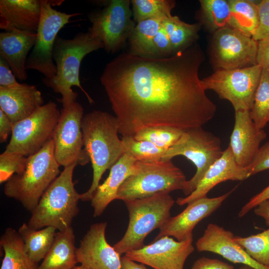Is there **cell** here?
Instances as JSON below:
<instances>
[{
    "label": "cell",
    "instance_id": "obj_16",
    "mask_svg": "<svg viewBox=\"0 0 269 269\" xmlns=\"http://www.w3.org/2000/svg\"><path fill=\"white\" fill-rule=\"evenodd\" d=\"M107 222L92 224L76 249L78 263L90 269H122L121 255L107 242Z\"/></svg>",
    "mask_w": 269,
    "mask_h": 269
},
{
    "label": "cell",
    "instance_id": "obj_37",
    "mask_svg": "<svg viewBox=\"0 0 269 269\" xmlns=\"http://www.w3.org/2000/svg\"><path fill=\"white\" fill-rule=\"evenodd\" d=\"M27 157L21 154L4 150L0 155V183L7 181L15 174L22 172Z\"/></svg>",
    "mask_w": 269,
    "mask_h": 269
},
{
    "label": "cell",
    "instance_id": "obj_21",
    "mask_svg": "<svg viewBox=\"0 0 269 269\" xmlns=\"http://www.w3.org/2000/svg\"><path fill=\"white\" fill-rule=\"evenodd\" d=\"M43 0H0V28L36 32Z\"/></svg>",
    "mask_w": 269,
    "mask_h": 269
},
{
    "label": "cell",
    "instance_id": "obj_27",
    "mask_svg": "<svg viewBox=\"0 0 269 269\" xmlns=\"http://www.w3.org/2000/svg\"><path fill=\"white\" fill-rule=\"evenodd\" d=\"M56 230L50 226L34 230L27 223H23L17 232L23 241L25 252L33 262L38 264L51 247Z\"/></svg>",
    "mask_w": 269,
    "mask_h": 269
},
{
    "label": "cell",
    "instance_id": "obj_29",
    "mask_svg": "<svg viewBox=\"0 0 269 269\" xmlns=\"http://www.w3.org/2000/svg\"><path fill=\"white\" fill-rule=\"evenodd\" d=\"M162 26L169 39L174 54L187 48L198 37L200 26L198 24H189L176 16L164 17Z\"/></svg>",
    "mask_w": 269,
    "mask_h": 269
},
{
    "label": "cell",
    "instance_id": "obj_11",
    "mask_svg": "<svg viewBox=\"0 0 269 269\" xmlns=\"http://www.w3.org/2000/svg\"><path fill=\"white\" fill-rule=\"evenodd\" d=\"M60 116L54 102L44 104L30 116L13 124L5 150L26 157L35 154L52 139Z\"/></svg>",
    "mask_w": 269,
    "mask_h": 269
},
{
    "label": "cell",
    "instance_id": "obj_20",
    "mask_svg": "<svg viewBox=\"0 0 269 269\" xmlns=\"http://www.w3.org/2000/svg\"><path fill=\"white\" fill-rule=\"evenodd\" d=\"M250 176L247 167L239 165L236 161L229 146L221 156L208 169L195 190L185 197H179L176 203L180 206L188 204L207 196L217 184L227 181H243Z\"/></svg>",
    "mask_w": 269,
    "mask_h": 269
},
{
    "label": "cell",
    "instance_id": "obj_10",
    "mask_svg": "<svg viewBox=\"0 0 269 269\" xmlns=\"http://www.w3.org/2000/svg\"><path fill=\"white\" fill-rule=\"evenodd\" d=\"M131 3L130 0L107 1L102 9L88 14L92 24L88 31L102 42L108 53L118 51L135 28L136 23L132 19Z\"/></svg>",
    "mask_w": 269,
    "mask_h": 269
},
{
    "label": "cell",
    "instance_id": "obj_1",
    "mask_svg": "<svg viewBox=\"0 0 269 269\" xmlns=\"http://www.w3.org/2000/svg\"><path fill=\"white\" fill-rule=\"evenodd\" d=\"M204 59L197 45L165 57L122 53L105 66L100 81L122 136L145 128L185 131L202 127L215 116L199 77Z\"/></svg>",
    "mask_w": 269,
    "mask_h": 269
},
{
    "label": "cell",
    "instance_id": "obj_33",
    "mask_svg": "<svg viewBox=\"0 0 269 269\" xmlns=\"http://www.w3.org/2000/svg\"><path fill=\"white\" fill-rule=\"evenodd\" d=\"M133 16L137 23L154 18H164L171 15L175 1L170 0H132Z\"/></svg>",
    "mask_w": 269,
    "mask_h": 269
},
{
    "label": "cell",
    "instance_id": "obj_9",
    "mask_svg": "<svg viewBox=\"0 0 269 269\" xmlns=\"http://www.w3.org/2000/svg\"><path fill=\"white\" fill-rule=\"evenodd\" d=\"M63 1L43 0L35 44L26 63L27 70H36L46 78H52L56 74L53 51L59 31L71 22L72 17L81 14L61 12L52 7Z\"/></svg>",
    "mask_w": 269,
    "mask_h": 269
},
{
    "label": "cell",
    "instance_id": "obj_48",
    "mask_svg": "<svg viewBox=\"0 0 269 269\" xmlns=\"http://www.w3.org/2000/svg\"><path fill=\"white\" fill-rule=\"evenodd\" d=\"M73 269H90L81 265L76 266Z\"/></svg>",
    "mask_w": 269,
    "mask_h": 269
},
{
    "label": "cell",
    "instance_id": "obj_2",
    "mask_svg": "<svg viewBox=\"0 0 269 269\" xmlns=\"http://www.w3.org/2000/svg\"><path fill=\"white\" fill-rule=\"evenodd\" d=\"M84 148L93 168V179L89 189L80 194V200L91 201L105 173L124 154L118 136L117 118L108 112L95 110L84 115L81 122Z\"/></svg>",
    "mask_w": 269,
    "mask_h": 269
},
{
    "label": "cell",
    "instance_id": "obj_47",
    "mask_svg": "<svg viewBox=\"0 0 269 269\" xmlns=\"http://www.w3.org/2000/svg\"><path fill=\"white\" fill-rule=\"evenodd\" d=\"M122 269H148L145 265L134 261L125 255L121 257Z\"/></svg>",
    "mask_w": 269,
    "mask_h": 269
},
{
    "label": "cell",
    "instance_id": "obj_26",
    "mask_svg": "<svg viewBox=\"0 0 269 269\" xmlns=\"http://www.w3.org/2000/svg\"><path fill=\"white\" fill-rule=\"evenodd\" d=\"M0 246L4 252L0 269H38L25 251L22 239L18 232L7 228L0 238Z\"/></svg>",
    "mask_w": 269,
    "mask_h": 269
},
{
    "label": "cell",
    "instance_id": "obj_15",
    "mask_svg": "<svg viewBox=\"0 0 269 269\" xmlns=\"http://www.w3.org/2000/svg\"><path fill=\"white\" fill-rule=\"evenodd\" d=\"M194 251L193 237L178 241L164 236L125 256L153 269H184L187 259Z\"/></svg>",
    "mask_w": 269,
    "mask_h": 269
},
{
    "label": "cell",
    "instance_id": "obj_22",
    "mask_svg": "<svg viewBox=\"0 0 269 269\" xmlns=\"http://www.w3.org/2000/svg\"><path fill=\"white\" fill-rule=\"evenodd\" d=\"M41 92L33 85L0 87V109L14 124L31 115L44 104Z\"/></svg>",
    "mask_w": 269,
    "mask_h": 269
},
{
    "label": "cell",
    "instance_id": "obj_40",
    "mask_svg": "<svg viewBox=\"0 0 269 269\" xmlns=\"http://www.w3.org/2000/svg\"><path fill=\"white\" fill-rule=\"evenodd\" d=\"M247 168L250 176L269 169V141L260 147L252 163Z\"/></svg>",
    "mask_w": 269,
    "mask_h": 269
},
{
    "label": "cell",
    "instance_id": "obj_43",
    "mask_svg": "<svg viewBox=\"0 0 269 269\" xmlns=\"http://www.w3.org/2000/svg\"><path fill=\"white\" fill-rule=\"evenodd\" d=\"M269 200V185L260 192L252 197L240 211L238 216L240 218L244 217L250 211L254 209L262 202Z\"/></svg>",
    "mask_w": 269,
    "mask_h": 269
},
{
    "label": "cell",
    "instance_id": "obj_24",
    "mask_svg": "<svg viewBox=\"0 0 269 269\" xmlns=\"http://www.w3.org/2000/svg\"><path fill=\"white\" fill-rule=\"evenodd\" d=\"M110 169L108 177L99 185L91 200L95 217L102 215L108 205L117 199L120 186L128 177L137 172V161L124 154Z\"/></svg>",
    "mask_w": 269,
    "mask_h": 269
},
{
    "label": "cell",
    "instance_id": "obj_44",
    "mask_svg": "<svg viewBox=\"0 0 269 269\" xmlns=\"http://www.w3.org/2000/svg\"><path fill=\"white\" fill-rule=\"evenodd\" d=\"M258 42L257 64L269 71V39Z\"/></svg>",
    "mask_w": 269,
    "mask_h": 269
},
{
    "label": "cell",
    "instance_id": "obj_42",
    "mask_svg": "<svg viewBox=\"0 0 269 269\" xmlns=\"http://www.w3.org/2000/svg\"><path fill=\"white\" fill-rule=\"evenodd\" d=\"M190 269H234V267L218 259L203 257L197 259Z\"/></svg>",
    "mask_w": 269,
    "mask_h": 269
},
{
    "label": "cell",
    "instance_id": "obj_46",
    "mask_svg": "<svg viewBox=\"0 0 269 269\" xmlns=\"http://www.w3.org/2000/svg\"><path fill=\"white\" fill-rule=\"evenodd\" d=\"M255 214L263 218L267 226H269V200H266L254 209Z\"/></svg>",
    "mask_w": 269,
    "mask_h": 269
},
{
    "label": "cell",
    "instance_id": "obj_31",
    "mask_svg": "<svg viewBox=\"0 0 269 269\" xmlns=\"http://www.w3.org/2000/svg\"><path fill=\"white\" fill-rule=\"evenodd\" d=\"M250 115L256 126L263 129L269 123V71L263 69Z\"/></svg>",
    "mask_w": 269,
    "mask_h": 269
},
{
    "label": "cell",
    "instance_id": "obj_19",
    "mask_svg": "<svg viewBox=\"0 0 269 269\" xmlns=\"http://www.w3.org/2000/svg\"><path fill=\"white\" fill-rule=\"evenodd\" d=\"M266 137L264 130L258 128L253 121L249 111H235L229 146L239 165L244 167L250 165Z\"/></svg>",
    "mask_w": 269,
    "mask_h": 269
},
{
    "label": "cell",
    "instance_id": "obj_39",
    "mask_svg": "<svg viewBox=\"0 0 269 269\" xmlns=\"http://www.w3.org/2000/svg\"><path fill=\"white\" fill-rule=\"evenodd\" d=\"M259 21L252 37L257 41L269 39V0H263L258 4Z\"/></svg>",
    "mask_w": 269,
    "mask_h": 269
},
{
    "label": "cell",
    "instance_id": "obj_12",
    "mask_svg": "<svg viewBox=\"0 0 269 269\" xmlns=\"http://www.w3.org/2000/svg\"><path fill=\"white\" fill-rule=\"evenodd\" d=\"M263 68L259 64L233 69H218L201 79L204 90L229 101L235 111H250Z\"/></svg>",
    "mask_w": 269,
    "mask_h": 269
},
{
    "label": "cell",
    "instance_id": "obj_35",
    "mask_svg": "<svg viewBox=\"0 0 269 269\" xmlns=\"http://www.w3.org/2000/svg\"><path fill=\"white\" fill-rule=\"evenodd\" d=\"M234 240L255 261L269 269V227L261 233L248 237L235 236Z\"/></svg>",
    "mask_w": 269,
    "mask_h": 269
},
{
    "label": "cell",
    "instance_id": "obj_34",
    "mask_svg": "<svg viewBox=\"0 0 269 269\" xmlns=\"http://www.w3.org/2000/svg\"><path fill=\"white\" fill-rule=\"evenodd\" d=\"M202 16L207 26L216 31L228 26L231 7L228 0H200Z\"/></svg>",
    "mask_w": 269,
    "mask_h": 269
},
{
    "label": "cell",
    "instance_id": "obj_45",
    "mask_svg": "<svg viewBox=\"0 0 269 269\" xmlns=\"http://www.w3.org/2000/svg\"><path fill=\"white\" fill-rule=\"evenodd\" d=\"M13 123L9 119L3 112L0 109V142L3 143L7 140L12 133Z\"/></svg>",
    "mask_w": 269,
    "mask_h": 269
},
{
    "label": "cell",
    "instance_id": "obj_5",
    "mask_svg": "<svg viewBox=\"0 0 269 269\" xmlns=\"http://www.w3.org/2000/svg\"><path fill=\"white\" fill-rule=\"evenodd\" d=\"M52 139L38 152L27 157L25 167L5 183L3 192L8 197L19 201L31 213L42 195L60 174Z\"/></svg>",
    "mask_w": 269,
    "mask_h": 269
},
{
    "label": "cell",
    "instance_id": "obj_23",
    "mask_svg": "<svg viewBox=\"0 0 269 269\" xmlns=\"http://www.w3.org/2000/svg\"><path fill=\"white\" fill-rule=\"evenodd\" d=\"M36 32L3 31L0 33V56L9 65L16 79L27 80L26 63L33 48Z\"/></svg>",
    "mask_w": 269,
    "mask_h": 269
},
{
    "label": "cell",
    "instance_id": "obj_28",
    "mask_svg": "<svg viewBox=\"0 0 269 269\" xmlns=\"http://www.w3.org/2000/svg\"><path fill=\"white\" fill-rule=\"evenodd\" d=\"M231 15L228 26L252 37L259 21L258 4L250 0H229Z\"/></svg>",
    "mask_w": 269,
    "mask_h": 269
},
{
    "label": "cell",
    "instance_id": "obj_14",
    "mask_svg": "<svg viewBox=\"0 0 269 269\" xmlns=\"http://www.w3.org/2000/svg\"><path fill=\"white\" fill-rule=\"evenodd\" d=\"M258 42L226 26L215 31L211 57L217 70L233 69L257 64Z\"/></svg>",
    "mask_w": 269,
    "mask_h": 269
},
{
    "label": "cell",
    "instance_id": "obj_4",
    "mask_svg": "<svg viewBox=\"0 0 269 269\" xmlns=\"http://www.w3.org/2000/svg\"><path fill=\"white\" fill-rule=\"evenodd\" d=\"M76 165L65 167L49 186L31 212L27 223L30 227L39 230L50 226L60 231L71 226L79 213L80 200L73 181Z\"/></svg>",
    "mask_w": 269,
    "mask_h": 269
},
{
    "label": "cell",
    "instance_id": "obj_49",
    "mask_svg": "<svg viewBox=\"0 0 269 269\" xmlns=\"http://www.w3.org/2000/svg\"><path fill=\"white\" fill-rule=\"evenodd\" d=\"M239 269H254L248 266L242 265L239 268Z\"/></svg>",
    "mask_w": 269,
    "mask_h": 269
},
{
    "label": "cell",
    "instance_id": "obj_41",
    "mask_svg": "<svg viewBox=\"0 0 269 269\" xmlns=\"http://www.w3.org/2000/svg\"><path fill=\"white\" fill-rule=\"evenodd\" d=\"M7 62L0 56V87L15 88L20 86Z\"/></svg>",
    "mask_w": 269,
    "mask_h": 269
},
{
    "label": "cell",
    "instance_id": "obj_36",
    "mask_svg": "<svg viewBox=\"0 0 269 269\" xmlns=\"http://www.w3.org/2000/svg\"><path fill=\"white\" fill-rule=\"evenodd\" d=\"M184 131L168 127L147 128L137 132L134 137L149 141L157 146L168 149L179 139Z\"/></svg>",
    "mask_w": 269,
    "mask_h": 269
},
{
    "label": "cell",
    "instance_id": "obj_25",
    "mask_svg": "<svg viewBox=\"0 0 269 269\" xmlns=\"http://www.w3.org/2000/svg\"><path fill=\"white\" fill-rule=\"evenodd\" d=\"M75 241L72 226L58 231L38 269H73L78 263Z\"/></svg>",
    "mask_w": 269,
    "mask_h": 269
},
{
    "label": "cell",
    "instance_id": "obj_13",
    "mask_svg": "<svg viewBox=\"0 0 269 269\" xmlns=\"http://www.w3.org/2000/svg\"><path fill=\"white\" fill-rule=\"evenodd\" d=\"M83 116V108L77 101L63 106L60 111L52 137L55 157L60 166H83L90 161L84 148L81 128Z\"/></svg>",
    "mask_w": 269,
    "mask_h": 269
},
{
    "label": "cell",
    "instance_id": "obj_3",
    "mask_svg": "<svg viewBox=\"0 0 269 269\" xmlns=\"http://www.w3.org/2000/svg\"><path fill=\"white\" fill-rule=\"evenodd\" d=\"M101 48H104L102 42L93 37L88 31L78 33L70 39L57 36L53 51L56 74L51 79L43 77L42 80L46 86L61 95L63 106L76 101L78 94L72 90V86L78 87L90 104L94 103L81 85L79 71L84 58L91 52Z\"/></svg>",
    "mask_w": 269,
    "mask_h": 269
},
{
    "label": "cell",
    "instance_id": "obj_6",
    "mask_svg": "<svg viewBox=\"0 0 269 269\" xmlns=\"http://www.w3.org/2000/svg\"><path fill=\"white\" fill-rule=\"evenodd\" d=\"M129 221L122 238L113 247L121 256L144 246V240L153 230L160 229L171 217L175 201L168 193L124 201Z\"/></svg>",
    "mask_w": 269,
    "mask_h": 269
},
{
    "label": "cell",
    "instance_id": "obj_18",
    "mask_svg": "<svg viewBox=\"0 0 269 269\" xmlns=\"http://www.w3.org/2000/svg\"><path fill=\"white\" fill-rule=\"evenodd\" d=\"M234 234L223 227L209 223L203 235L196 243L198 252H210L218 254L234 264H241L254 269H269L255 261L234 240Z\"/></svg>",
    "mask_w": 269,
    "mask_h": 269
},
{
    "label": "cell",
    "instance_id": "obj_30",
    "mask_svg": "<svg viewBox=\"0 0 269 269\" xmlns=\"http://www.w3.org/2000/svg\"><path fill=\"white\" fill-rule=\"evenodd\" d=\"M164 18H150L136 23L128 40L130 53L146 56L152 40L160 29Z\"/></svg>",
    "mask_w": 269,
    "mask_h": 269
},
{
    "label": "cell",
    "instance_id": "obj_32",
    "mask_svg": "<svg viewBox=\"0 0 269 269\" xmlns=\"http://www.w3.org/2000/svg\"><path fill=\"white\" fill-rule=\"evenodd\" d=\"M124 153L136 161L151 162L162 160L168 149L159 147L145 140H137L134 136H122Z\"/></svg>",
    "mask_w": 269,
    "mask_h": 269
},
{
    "label": "cell",
    "instance_id": "obj_38",
    "mask_svg": "<svg viewBox=\"0 0 269 269\" xmlns=\"http://www.w3.org/2000/svg\"><path fill=\"white\" fill-rule=\"evenodd\" d=\"M173 54L169 39L162 24L159 31L152 39L145 57H165Z\"/></svg>",
    "mask_w": 269,
    "mask_h": 269
},
{
    "label": "cell",
    "instance_id": "obj_17",
    "mask_svg": "<svg viewBox=\"0 0 269 269\" xmlns=\"http://www.w3.org/2000/svg\"><path fill=\"white\" fill-rule=\"evenodd\" d=\"M236 187L218 197L206 196L189 203L181 213L168 219L153 241L164 236L173 237L178 241L193 237V230L196 225L217 210Z\"/></svg>",
    "mask_w": 269,
    "mask_h": 269
},
{
    "label": "cell",
    "instance_id": "obj_8",
    "mask_svg": "<svg viewBox=\"0 0 269 269\" xmlns=\"http://www.w3.org/2000/svg\"><path fill=\"white\" fill-rule=\"evenodd\" d=\"M221 144L219 137L202 127H197L184 131L177 142L166 151L162 160L182 155L196 167L195 174L187 180L183 191L186 196L195 190L209 167L221 156L224 150Z\"/></svg>",
    "mask_w": 269,
    "mask_h": 269
},
{
    "label": "cell",
    "instance_id": "obj_7",
    "mask_svg": "<svg viewBox=\"0 0 269 269\" xmlns=\"http://www.w3.org/2000/svg\"><path fill=\"white\" fill-rule=\"evenodd\" d=\"M137 172L128 177L119 188L117 199L149 197L159 193L184 191L187 181L183 171L171 160L145 162L137 161Z\"/></svg>",
    "mask_w": 269,
    "mask_h": 269
}]
</instances>
